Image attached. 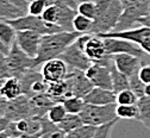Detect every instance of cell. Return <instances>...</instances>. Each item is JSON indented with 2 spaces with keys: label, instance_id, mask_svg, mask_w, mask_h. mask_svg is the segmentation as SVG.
<instances>
[{
  "label": "cell",
  "instance_id": "obj_35",
  "mask_svg": "<svg viewBox=\"0 0 150 138\" xmlns=\"http://www.w3.org/2000/svg\"><path fill=\"white\" fill-rule=\"evenodd\" d=\"M41 18L47 23H51V24H56L57 25V21H59V6L56 3L50 4L44 12L42 13Z\"/></svg>",
  "mask_w": 150,
  "mask_h": 138
},
{
  "label": "cell",
  "instance_id": "obj_24",
  "mask_svg": "<svg viewBox=\"0 0 150 138\" xmlns=\"http://www.w3.org/2000/svg\"><path fill=\"white\" fill-rule=\"evenodd\" d=\"M136 105L138 107V115L136 120H138L148 130H150V98L146 95L138 98Z\"/></svg>",
  "mask_w": 150,
  "mask_h": 138
},
{
  "label": "cell",
  "instance_id": "obj_8",
  "mask_svg": "<svg viewBox=\"0 0 150 138\" xmlns=\"http://www.w3.org/2000/svg\"><path fill=\"white\" fill-rule=\"evenodd\" d=\"M59 58H61L70 69L86 71L92 64V61L86 55L85 50L76 42H73L69 47H67V49L59 56Z\"/></svg>",
  "mask_w": 150,
  "mask_h": 138
},
{
  "label": "cell",
  "instance_id": "obj_18",
  "mask_svg": "<svg viewBox=\"0 0 150 138\" xmlns=\"http://www.w3.org/2000/svg\"><path fill=\"white\" fill-rule=\"evenodd\" d=\"M56 104L47 93L36 94L30 96V106L32 111V117L35 118H43L47 115L50 107Z\"/></svg>",
  "mask_w": 150,
  "mask_h": 138
},
{
  "label": "cell",
  "instance_id": "obj_39",
  "mask_svg": "<svg viewBox=\"0 0 150 138\" xmlns=\"http://www.w3.org/2000/svg\"><path fill=\"white\" fill-rule=\"evenodd\" d=\"M138 76L145 85L150 84V64H143L138 71Z\"/></svg>",
  "mask_w": 150,
  "mask_h": 138
},
{
  "label": "cell",
  "instance_id": "obj_13",
  "mask_svg": "<svg viewBox=\"0 0 150 138\" xmlns=\"http://www.w3.org/2000/svg\"><path fill=\"white\" fill-rule=\"evenodd\" d=\"M69 67L61 60V58H52L42 64L41 73L47 84L62 81L68 75Z\"/></svg>",
  "mask_w": 150,
  "mask_h": 138
},
{
  "label": "cell",
  "instance_id": "obj_14",
  "mask_svg": "<svg viewBox=\"0 0 150 138\" xmlns=\"http://www.w3.org/2000/svg\"><path fill=\"white\" fill-rule=\"evenodd\" d=\"M5 117L10 122H16L23 118L32 117V111L30 106V98L25 94H22L13 100L8 101Z\"/></svg>",
  "mask_w": 150,
  "mask_h": 138
},
{
  "label": "cell",
  "instance_id": "obj_6",
  "mask_svg": "<svg viewBox=\"0 0 150 138\" xmlns=\"http://www.w3.org/2000/svg\"><path fill=\"white\" fill-rule=\"evenodd\" d=\"M6 63L10 69L11 76H16L21 79L28 70L33 69L32 63L33 58L29 57L19 47L17 42L13 43V45L10 48L8 54L6 55Z\"/></svg>",
  "mask_w": 150,
  "mask_h": 138
},
{
  "label": "cell",
  "instance_id": "obj_23",
  "mask_svg": "<svg viewBox=\"0 0 150 138\" xmlns=\"http://www.w3.org/2000/svg\"><path fill=\"white\" fill-rule=\"evenodd\" d=\"M25 14L26 11L10 3L8 0H0V21H11Z\"/></svg>",
  "mask_w": 150,
  "mask_h": 138
},
{
  "label": "cell",
  "instance_id": "obj_21",
  "mask_svg": "<svg viewBox=\"0 0 150 138\" xmlns=\"http://www.w3.org/2000/svg\"><path fill=\"white\" fill-rule=\"evenodd\" d=\"M55 103H62L64 99L71 96L70 91H69V86L66 81V79L62 81H57V82H51L48 84V88L45 92Z\"/></svg>",
  "mask_w": 150,
  "mask_h": 138
},
{
  "label": "cell",
  "instance_id": "obj_12",
  "mask_svg": "<svg viewBox=\"0 0 150 138\" xmlns=\"http://www.w3.org/2000/svg\"><path fill=\"white\" fill-rule=\"evenodd\" d=\"M43 35L35 32V31H29V30H23V31H17L16 35V42L29 57L35 58L38 55L41 41H42Z\"/></svg>",
  "mask_w": 150,
  "mask_h": 138
},
{
  "label": "cell",
  "instance_id": "obj_43",
  "mask_svg": "<svg viewBox=\"0 0 150 138\" xmlns=\"http://www.w3.org/2000/svg\"><path fill=\"white\" fill-rule=\"evenodd\" d=\"M141 48H142V50L144 52H146L148 55H150V39H149L148 42H145L143 45H141Z\"/></svg>",
  "mask_w": 150,
  "mask_h": 138
},
{
  "label": "cell",
  "instance_id": "obj_50",
  "mask_svg": "<svg viewBox=\"0 0 150 138\" xmlns=\"http://www.w3.org/2000/svg\"><path fill=\"white\" fill-rule=\"evenodd\" d=\"M122 1H123V3H125V1H130V0H122Z\"/></svg>",
  "mask_w": 150,
  "mask_h": 138
},
{
  "label": "cell",
  "instance_id": "obj_17",
  "mask_svg": "<svg viewBox=\"0 0 150 138\" xmlns=\"http://www.w3.org/2000/svg\"><path fill=\"white\" fill-rule=\"evenodd\" d=\"M83 100L86 104H92V105L116 104V93L111 89L93 87L92 91L83 96Z\"/></svg>",
  "mask_w": 150,
  "mask_h": 138
},
{
  "label": "cell",
  "instance_id": "obj_41",
  "mask_svg": "<svg viewBox=\"0 0 150 138\" xmlns=\"http://www.w3.org/2000/svg\"><path fill=\"white\" fill-rule=\"evenodd\" d=\"M8 124H10V120L7 119V118L4 117V115H0V133L4 132L7 129Z\"/></svg>",
  "mask_w": 150,
  "mask_h": 138
},
{
  "label": "cell",
  "instance_id": "obj_48",
  "mask_svg": "<svg viewBox=\"0 0 150 138\" xmlns=\"http://www.w3.org/2000/svg\"><path fill=\"white\" fill-rule=\"evenodd\" d=\"M78 4H80V3H82V1H87V0H75Z\"/></svg>",
  "mask_w": 150,
  "mask_h": 138
},
{
  "label": "cell",
  "instance_id": "obj_16",
  "mask_svg": "<svg viewBox=\"0 0 150 138\" xmlns=\"http://www.w3.org/2000/svg\"><path fill=\"white\" fill-rule=\"evenodd\" d=\"M83 50L92 62H99V61L104 60L106 56H108L106 52L104 38L98 36V35H91L89 36Z\"/></svg>",
  "mask_w": 150,
  "mask_h": 138
},
{
  "label": "cell",
  "instance_id": "obj_28",
  "mask_svg": "<svg viewBox=\"0 0 150 138\" xmlns=\"http://www.w3.org/2000/svg\"><path fill=\"white\" fill-rule=\"evenodd\" d=\"M57 125H59V127H60L61 130H63L66 133H68V132H70L71 130H74V129H76V127L83 125V123H82V120H81L80 114L67 113V115L64 117V119H63L60 124H57Z\"/></svg>",
  "mask_w": 150,
  "mask_h": 138
},
{
  "label": "cell",
  "instance_id": "obj_15",
  "mask_svg": "<svg viewBox=\"0 0 150 138\" xmlns=\"http://www.w3.org/2000/svg\"><path fill=\"white\" fill-rule=\"evenodd\" d=\"M113 58L115 66L117 69L126 75L127 77L132 76L135 74H138L141 67L145 64V61L142 60L141 57H137L135 55H130V54H116V55H111Z\"/></svg>",
  "mask_w": 150,
  "mask_h": 138
},
{
  "label": "cell",
  "instance_id": "obj_22",
  "mask_svg": "<svg viewBox=\"0 0 150 138\" xmlns=\"http://www.w3.org/2000/svg\"><path fill=\"white\" fill-rule=\"evenodd\" d=\"M108 67H110V70H111V76H112V86H113V92L117 94L120 91L129 89L130 88L129 77L117 69V67L115 66V62H113V58H112V57H111V61L108 63Z\"/></svg>",
  "mask_w": 150,
  "mask_h": 138
},
{
  "label": "cell",
  "instance_id": "obj_2",
  "mask_svg": "<svg viewBox=\"0 0 150 138\" xmlns=\"http://www.w3.org/2000/svg\"><path fill=\"white\" fill-rule=\"evenodd\" d=\"M116 106L117 104H108V105L85 104L82 111L80 112L81 120L83 124L92 125L96 127L111 123L118 119L116 115Z\"/></svg>",
  "mask_w": 150,
  "mask_h": 138
},
{
  "label": "cell",
  "instance_id": "obj_9",
  "mask_svg": "<svg viewBox=\"0 0 150 138\" xmlns=\"http://www.w3.org/2000/svg\"><path fill=\"white\" fill-rule=\"evenodd\" d=\"M41 130H42L41 118L30 117V118H23V119L16 122H10L5 132L8 137H16L22 134L37 136L41 134Z\"/></svg>",
  "mask_w": 150,
  "mask_h": 138
},
{
  "label": "cell",
  "instance_id": "obj_44",
  "mask_svg": "<svg viewBox=\"0 0 150 138\" xmlns=\"http://www.w3.org/2000/svg\"><path fill=\"white\" fill-rule=\"evenodd\" d=\"M8 51H10V49H8L7 47H5V45L3 44V42L0 41V52H3V54H5V55H7Z\"/></svg>",
  "mask_w": 150,
  "mask_h": 138
},
{
  "label": "cell",
  "instance_id": "obj_36",
  "mask_svg": "<svg viewBox=\"0 0 150 138\" xmlns=\"http://www.w3.org/2000/svg\"><path fill=\"white\" fill-rule=\"evenodd\" d=\"M129 81H130V89H132L138 98H141V96L144 95L145 84L139 79L138 74H135L132 76H130L129 77Z\"/></svg>",
  "mask_w": 150,
  "mask_h": 138
},
{
  "label": "cell",
  "instance_id": "obj_49",
  "mask_svg": "<svg viewBox=\"0 0 150 138\" xmlns=\"http://www.w3.org/2000/svg\"><path fill=\"white\" fill-rule=\"evenodd\" d=\"M3 82H4V80H0V87H1V85H3Z\"/></svg>",
  "mask_w": 150,
  "mask_h": 138
},
{
  "label": "cell",
  "instance_id": "obj_25",
  "mask_svg": "<svg viewBox=\"0 0 150 138\" xmlns=\"http://www.w3.org/2000/svg\"><path fill=\"white\" fill-rule=\"evenodd\" d=\"M17 30L6 21H0V41L8 49L16 42Z\"/></svg>",
  "mask_w": 150,
  "mask_h": 138
},
{
  "label": "cell",
  "instance_id": "obj_33",
  "mask_svg": "<svg viewBox=\"0 0 150 138\" xmlns=\"http://www.w3.org/2000/svg\"><path fill=\"white\" fill-rule=\"evenodd\" d=\"M78 13L87 17V18H91L94 21L96 19V16H97V8H96V3L94 0H87V1H82L78 5Z\"/></svg>",
  "mask_w": 150,
  "mask_h": 138
},
{
  "label": "cell",
  "instance_id": "obj_26",
  "mask_svg": "<svg viewBox=\"0 0 150 138\" xmlns=\"http://www.w3.org/2000/svg\"><path fill=\"white\" fill-rule=\"evenodd\" d=\"M92 28H93V19L87 18L80 13L75 16L73 21V29L75 32H79L80 35L92 33Z\"/></svg>",
  "mask_w": 150,
  "mask_h": 138
},
{
  "label": "cell",
  "instance_id": "obj_52",
  "mask_svg": "<svg viewBox=\"0 0 150 138\" xmlns=\"http://www.w3.org/2000/svg\"><path fill=\"white\" fill-rule=\"evenodd\" d=\"M149 13H150V7H149Z\"/></svg>",
  "mask_w": 150,
  "mask_h": 138
},
{
  "label": "cell",
  "instance_id": "obj_4",
  "mask_svg": "<svg viewBox=\"0 0 150 138\" xmlns=\"http://www.w3.org/2000/svg\"><path fill=\"white\" fill-rule=\"evenodd\" d=\"M123 12L113 31H124L132 29L141 17L149 14L150 0H130L123 3Z\"/></svg>",
  "mask_w": 150,
  "mask_h": 138
},
{
  "label": "cell",
  "instance_id": "obj_3",
  "mask_svg": "<svg viewBox=\"0 0 150 138\" xmlns=\"http://www.w3.org/2000/svg\"><path fill=\"white\" fill-rule=\"evenodd\" d=\"M123 7L122 0H112L111 4L93 21L92 35H101L113 31L119 22Z\"/></svg>",
  "mask_w": 150,
  "mask_h": 138
},
{
  "label": "cell",
  "instance_id": "obj_45",
  "mask_svg": "<svg viewBox=\"0 0 150 138\" xmlns=\"http://www.w3.org/2000/svg\"><path fill=\"white\" fill-rule=\"evenodd\" d=\"M41 134H37V136H29V134H22V136H16V137H8V138H36Z\"/></svg>",
  "mask_w": 150,
  "mask_h": 138
},
{
  "label": "cell",
  "instance_id": "obj_11",
  "mask_svg": "<svg viewBox=\"0 0 150 138\" xmlns=\"http://www.w3.org/2000/svg\"><path fill=\"white\" fill-rule=\"evenodd\" d=\"M66 81L69 86L70 94L80 98H83L94 87L89 81V79L86 76V73L79 69H70L66 77Z\"/></svg>",
  "mask_w": 150,
  "mask_h": 138
},
{
  "label": "cell",
  "instance_id": "obj_19",
  "mask_svg": "<svg viewBox=\"0 0 150 138\" xmlns=\"http://www.w3.org/2000/svg\"><path fill=\"white\" fill-rule=\"evenodd\" d=\"M59 6V21H57V25L63 30V31H68V32H73V21L75 16L78 14V11L68 6L67 4H64L61 0H56L55 1Z\"/></svg>",
  "mask_w": 150,
  "mask_h": 138
},
{
  "label": "cell",
  "instance_id": "obj_30",
  "mask_svg": "<svg viewBox=\"0 0 150 138\" xmlns=\"http://www.w3.org/2000/svg\"><path fill=\"white\" fill-rule=\"evenodd\" d=\"M67 115V111L63 106L62 103H56L54 104L50 110L48 111L47 113V117H48V119L55 124H60L63 119H64V117Z\"/></svg>",
  "mask_w": 150,
  "mask_h": 138
},
{
  "label": "cell",
  "instance_id": "obj_20",
  "mask_svg": "<svg viewBox=\"0 0 150 138\" xmlns=\"http://www.w3.org/2000/svg\"><path fill=\"white\" fill-rule=\"evenodd\" d=\"M0 94L8 101L22 95L23 87H22L21 79H18L16 76H10V77L5 79L1 87H0Z\"/></svg>",
  "mask_w": 150,
  "mask_h": 138
},
{
  "label": "cell",
  "instance_id": "obj_42",
  "mask_svg": "<svg viewBox=\"0 0 150 138\" xmlns=\"http://www.w3.org/2000/svg\"><path fill=\"white\" fill-rule=\"evenodd\" d=\"M139 25H144V26H149L150 28V13L144 16V17H141L137 22Z\"/></svg>",
  "mask_w": 150,
  "mask_h": 138
},
{
  "label": "cell",
  "instance_id": "obj_32",
  "mask_svg": "<svg viewBox=\"0 0 150 138\" xmlns=\"http://www.w3.org/2000/svg\"><path fill=\"white\" fill-rule=\"evenodd\" d=\"M138 101V96L132 89H124L116 94L117 105H135Z\"/></svg>",
  "mask_w": 150,
  "mask_h": 138
},
{
  "label": "cell",
  "instance_id": "obj_46",
  "mask_svg": "<svg viewBox=\"0 0 150 138\" xmlns=\"http://www.w3.org/2000/svg\"><path fill=\"white\" fill-rule=\"evenodd\" d=\"M144 95H146V96H149V98H150V84L145 85V91H144Z\"/></svg>",
  "mask_w": 150,
  "mask_h": 138
},
{
  "label": "cell",
  "instance_id": "obj_27",
  "mask_svg": "<svg viewBox=\"0 0 150 138\" xmlns=\"http://www.w3.org/2000/svg\"><path fill=\"white\" fill-rule=\"evenodd\" d=\"M67 113H73V114H80V112L82 111L83 106H85V100L83 98H80V96H75V95H71L67 99H64L62 101Z\"/></svg>",
  "mask_w": 150,
  "mask_h": 138
},
{
  "label": "cell",
  "instance_id": "obj_40",
  "mask_svg": "<svg viewBox=\"0 0 150 138\" xmlns=\"http://www.w3.org/2000/svg\"><path fill=\"white\" fill-rule=\"evenodd\" d=\"M7 105H8V100L5 99V98L0 94V115L5 117V113H6V110H7Z\"/></svg>",
  "mask_w": 150,
  "mask_h": 138
},
{
  "label": "cell",
  "instance_id": "obj_34",
  "mask_svg": "<svg viewBox=\"0 0 150 138\" xmlns=\"http://www.w3.org/2000/svg\"><path fill=\"white\" fill-rule=\"evenodd\" d=\"M51 3L49 0H31L29 3V7H28V13L32 14V16H37L41 17L42 13L44 12V10L50 5Z\"/></svg>",
  "mask_w": 150,
  "mask_h": 138
},
{
  "label": "cell",
  "instance_id": "obj_31",
  "mask_svg": "<svg viewBox=\"0 0 150 138\" xmlns=\"http://www.w3.org/2000/svg\"><path fill=\"white\" fill-rule=\"evenodd\" d=\"M97 131L96 126L83 124L76 129L71 130L66 134V138H92Z\"/></svg>",
  "mask_w": 150,
  "mask_h": 138
},
{
  "label": "cell",
  "instance_id": "obj_47",
  "mask_svg": "<svg viewBox=\"0 0 150 138\" xmlns=\"http://www.w3.org/2000/svg\"><path fill=\"white\" fill-rule=\"evenodd\" d=\"M0 138H8V136H7V134H6V132L4 131V132L0 133Z\"/></svg>",
  "mask_w": 150,
  "mask_h": 138
},
{
  "label": "cell",
  "instance_id": "obj_29",
  "mask_svg": "<svg viewBox=\"0 0 150 138\" xmlns=\"http://www.w3.org/2000/svg\"><path fill=\"white\" fill-rule=\"evenodd\" d=\"M116 115L118 119H137L138 107L137 105H117Z\"/></svg>",
  "mask_w": 150,
  "mask_h": 138
},
{
  "label": "cell",
  "instance_id": "obj_5",
  "mask_svg": "<svg viewBox=\"0 0 150 138\" xmlns=\"http://www.w3.org/2000/svg\"><path fill=\"white\" fill-rule=\"evenodd\" d=\"M8 22L17 31H23V30H29V31H35L38 32L41 35H49V33H55V32H60L63 31L59 25L51 24L44 22L41 17L32 16V14H25L19 18L11 19Z\"/></svg>",
  "mask_w": 150,
  "mask_h": 138
},
{
  "label": "cell",
  "instance_id": "obj_38",
  "mask_svg": "<svg viewBox=\"0 0 150 138\" xmlns=\"http://www.w3.org/2000/svg\"><path fill=\"white\" fill-rule=\"evenodd\" d=\"M10 76H11V73L6 63V55L0 52V80H5V79Z\"/></svg>",
  "mask_w": 150,
  "mask_h": 138
},
{
  "label": "cell",
  "instance_id": "obj_51",
  "mask_svg": "<svg viewBox=\"0 0 150 138\" xmlns=\"http://www.w3.org/2000/svg\"><path fill=\"white\" fill-rule=\"evenodd\" d=\"M36 138H43V137H41V136H38V137H36Z\"/></svg>",
  "mask_w": 150,
  "mask_h": 138
},
{
  "label": "cell",
  "instance_id": "obj_1",
  "mask_svg": "<svg viewBox=\"0 0 150 138\" xmlns=\"http://www.w3.org/2000/svg\"><path fill=\"white\" fill-rule=\"evenodd\" d=\"M80 36L79 32H68V31H60L55 33L43 35L38 55L33 58L32 68H37L38 66H42L44 62L57 58L66 49L69 47L75 39Z\"/></svg>",
  "mask_w": 150,
  "mask_h": 138
},
{
  "label": "cell",
  "instance_id": "obj_10",
  "mask_svg": "<svg viewBox=\"0 0 150 138\" xmlns=\"http://www.w3.org/2000/svg\"><path fill=\"white\" fill-rule=\"evenodd\" d=\"M108 63L103 64V63H98V62H92V64L89 66V68L85 73H86V76L89 79V81L92 82V85L94 87H101L105 89L113 91L112 76H111V70H110Z\"/></svg>",
  "mask_w": 150,
  "mask_h": 138
},
{
  "label": "cell",
  "instance_id": "obj_37",
  "mask_svg": "<svg viewBox=\"0 0 150 138\" xmlns=\"http://www.w3.org/2000/svg\"><path fill=\"white\" fill-rule=\"evenodd\" d=\"M118 120L119 119H116V120L107 123L105 125L98 126L94 136H93L92 138H111V131H112V129H113V126L118 123Z\"/></svg>",
  "mask_w": 150,
  "mask_h": 138
},
{
  "label": "cell",
  "instance_id": "obj_7",
  "mask_svg": "<svg viewBox=\"0 0 150 138\" xmlns=\"http://www.w3.org/2000/svg\"><path fill=\"white\" fill-rule=\"evenodd\" d=\"M106 48L107 55H116V54H130L141 57L142 60H146L148 54L142 50V48L132 42L124 38L118 37H103Z\"/></svg>",
  "mask_w": 150,
  "mask_h": 138
}]
</instances>
